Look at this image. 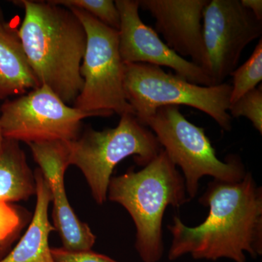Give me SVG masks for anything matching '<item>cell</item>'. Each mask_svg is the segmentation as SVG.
Listing matches in <instances>:
<instances>
[{"instance_id":"cell-1","label":"cell","mask_w":262,"mask_h":262,"mask_svg":"<svg viewBox=\"0 0 262 262\" xmlns=\"http://www.w3.org/2000/svg\"><path fill=\"white\" fill-rule=\"evenodd\" d=\"M199 202L209 207L203 223L188 227L176 215L168 227L172 234L170 261L187 254L194 259L234 262H246V253L253 258L261 256L262 189L252 173L247 172L238 182L213 179Z\"/></svg>"},{"instance_id":"cell-2","label":"cell","mask_w":262,"mask_h":262,"mask_svg":"<svg viewBox=\"0 0 262 262\" xmlns=\"http://www.w3.org/2000/svg\"><path fill=\"white\" fill-rule=\"evenodd\" d=\"M15 3L25 11L18 36L38 82L73 105L83 85L80 67L87 42L83 25L70 8L51 1Z\"/></svg>"},{"instance_id":"cell-3","label":"cell","mask_w":262,"mask_h":262,"mask_svg":"<svg viewBox=\"0 0 262 262\" xmlns=\"http://www.w3.org/2000/svg\"><path fill=\"white\" fill-rule=\"evenodd\" d=\"M107 199L123 207L134 221L135 248L143 262L163 257L162 227L168 206L178 208L190 201L184 177L163 149L141 170L130 168L112 177Z\"/></svg>"},{"instance_id":"cell-4","label":"cell","mask_w":262,"mask_h":262,"mask_svg":"<svg viewBox=\"0 0 262 262\" xmlns=\"http://www.w3.org/2000/svg\"><path fill=\"white\" fill-rule=\"evenodd\" d=\"M67 144L69 165L80 169L98 205L107 201L108 184L120 162L133 156L136 163L144 168L163 149L152 131L132 113L121 115L114 128L96 130L88 127L76 140Z\"/></svg>"},{"instance_id":"cell-5","label":"cell","mask_w":262,"mask_h":262,"mask_svg":"<svg viewBox=\"0 0 262 262\" xmlns=\"http://www.w3.org/2000/svg\"><path fill=\"white\" fill-rule=\"evenodd\" d=\"M125 65V96L141 122L163 106L185 105L209 115L223 130H232V118L229 114L231 84L202 86L176 74L166 73L158 66Z\"/></svg>"},{"instance_id":"cell-6","label":"cell","mask_w":262,"mask_h":262,"mask_svg":"<svg viewBox=\"0 0 262 262\" xmlns=\"http://www.w3.org/2000/svg\"><path fill=\"white\" fill-rule=\"evenodd\" d=\"M141 123L152 131L172 163L182 169L189 200L196 195L200 180L206 176L234 183L247 173L238 155H229L225 162L219 159L204 129L189 122L179 106L160 107Z\"/></svg>"},{"instance_id":"cell-7","label":"cell","mask_w":262,"mask_h":262,"mask_svg":"<svg viewBox=\"0 0 262 262\" xmlns=\"http://www.w3.org/2000/svg\"><path fill=\"white\" fill-rule=\"evenodd\" d=\"M70 8L80 19L87 36L80 67L83 85L73 106L84 113L110 117L134 114L124 89L125 65L119 49L118 31L77 8Z\"/></svg>"},{"instance_id":"cell-8","label":"cell","mask_w":262,"mask_h":262,"mask_svg":"<svg viewBox=\"0 0 262 262\" xmlns=\"http://www.w3.org/2000/svg\"><path fill=\"white\" fill-rule=\"evenodd\" d=\"M91 117L103 116L71 106L47 86L41 85L5 100L0 107V126L7 140L27 144L72 141L80 136L82 120Z\"/></svg>"},{"instance_id":"cell-9","label":"cell","mask_w":262,"mask_h":262,"mask_svg":"<svg viewBox=\"0 0 262 262\" xmlns=\"http://www.w3.org/2000/svg\"><path fill=\"white\" fill-rule=\"evenodd\" d=\"M262 20L241 0H208L203 13L206 72L212 85L225 83L246 46L261 37Z\"/></svg>"},{"instance_id":"cell-10","label":"cell","mask_w":262,"mask_h":262,"mask_svg":"<svg viewBox=\"0 0 262 262\" xmlns=\"http://www.w3.org/2000/svg\"><path fill=\"white\" fill-rule=\"evenodd\" d=\"M115 2L120 16L119 49L124 63L168 67L193 84L212 86L211 79L201 67L175 53L155 29L143 22L139 16V0Z\"/></svg>"},{"instance_id":"cell-11","label":"cell","mask_w":262,"mask_h":262,"mask_svg":"<svg viewBox=\"0 0 262 262\" xmlns=\"http://www.w3.org/2000/svg\"><path fill=\"white\" fill-rule=\"evenodd\" d=\"M28 146L51 189L53 226L63 248L73 251L91 250L96 235L76 215L66 192L64 176L70 166L67 141L30 143Z\"/></svg>"},{"instance_id":"cell-12","label":"cell","mask_w":262,"mask_h":262,"mask_svg":"<svg viewBox=\"0 0 262 262\" xmlns=\"http://www.w3.org/2000/svg\"><path fill=\"white\" fill-rule=\"evenodd\" d=\"M208 0H139V8L155 19V32L182 58L206 72V55L203 35V13ZM207 74V73H206Z\"/></svg>"},{"instance_id":"cell-13","label":"cell","mask_w":262,"mask_h":262,"mask_svg":"<svg viewBox=\"0 0 262 262\" xmlns=\"http://www.w3.org/2000/svg\"><path fill=\"white\" fill-rule=\"evenodd\" d=\"M34 173L37 202L32 220L24 235L0 262H55L49 246L50 234L56 231L48 217L51 189L40 169H36Z\"/></svg>"},{"instance_id":"cell-14","label":"cell","mask_w":262,"mask_h":262,"mask_svg":"<svg viewBox=\"0 0 262 262\" xmlns=\"http://www.w3.org/2000/svg\"><path fill=\"white\" fill-rule=\"evenodd\" d=\"M39 86L18 31L5 23L0 27V99L18 97Z\"/></svg>"},{"instance_id":"cell-15","label":"cell","mask_w":262,"mask_h":262,"mask_svg":"<svg viewBox=\"0 0 262 262\" xmlns=\"http://www.w3.org/2000/svg\"><path fill=\"white\" fill-rule=\"evenodd\" d=\"M36 194L34 172L19 142L5 139L0 152V204L28 201Z\"/></svg>"},{"instance_id":"cell-16","label":"cell","mask_w":262,"mask_h":262,"mask_svg":"<svg viewBox=\"0 0 262 262\" xmlns=\"http://www.w3.org/2000/svg\"><path fill=\"white\" fill-rule=\"evenodd\" d=\"M32 217L28 210L14 203L0 204V261L14 247Z\"/></svg>"},{"instance_id":"cell-17","label":"cell","mask_w":262,"mask_h":262,"mask_svg":"<svg viewBox=\"0 0 262 262\" xmlns=\"http://www.w3.org/2000/svg\"><path fill=\"white\" fill-rule=\"evenodd\" d=\"M233 84L230 104L237 101L249 91L256 89L262 80V39L255 48L247 61L232 72Z\"/></svg>"},{"instance_id":"cell-18","label":"cell","mask_w":262,"mask_h":262,"mask_svg":"<svg viewBox=\"0 0 262 262\" xmlns=\"http://www.w3.org/2000/svg\"><path fill=\"white\" fill-rule=\"evenodd\" d=\"M52 3L66 8H77L97 18L110 28L119 31L120 16L113 0H51Z\"/></svg>"},{"instance_id":"cell-19","label":"cell","mask_w":262,"mask_h":262,"mask_svg":"<svg viewBox=\"0 0 262 262\" xmlns=\"http://www.w3.org/2000/svg\"><path fill=\"white\" fill-rule=\"evenodd\" d=\"M229 114L231 117H244L252 123L253 126L262 134V89L261 85L249 91L237 101L230 104Z\"/></svg>"},{"instance_id":"cell-20","label":"cell","mask_w":262,"mask_h":262,"mask_svg":"<svg viewBox=\"0 0 262 262\" xmlns=\"http://www.w3.org/2000/svg\"><path fill=\"white\" fill-rule=\"evenodd\" d=\"M55 262H117L106 255L89 251H69L63 247L51 248Z\"/></svg>"},{"instance_id":"cell-21","label":"cell","mask_w":262,"mask_h":262,"mask_svg":"<svg viewBox=\"0 0 262 262\" xmlns=\"http://www.w3.org/2000/svg\"><path fill=\"white\" fill-rule=\"evenodd\" d=\"M241 2L244 6L250 10V11L252 12L253 15L258 20H262L261 0H241Z\"/></svg>"},{"instance_id":"cell-22","label":"cell","mask_w":262,"mask_h":262,"mask_svg":"<svg viewBox=\"0 0 262 262\" xmlns=\"http://www.w3.org/2000/svg\"><path fill=\"white\" fill-rule=\"evenodd\" d=\"M5 139L3 138V133H2L1 126H0V152L2 151V148H3V142H4Z\"/></svg>"},{"instance_id":"cell-23","label":"cell","mask_w":262,"mask_h":262,"mask_svg":"<svg viewBox=\"0 0 262 262\" xmlns=\"http://www.w3.org/2000/svg\"><path fill=\"white\" fill-rule=\"evenodd\" d=\"M5 22L4 21V18H3V12H2L1 8H0V27L4 25Z\"/></svg>"}]
</instances>
